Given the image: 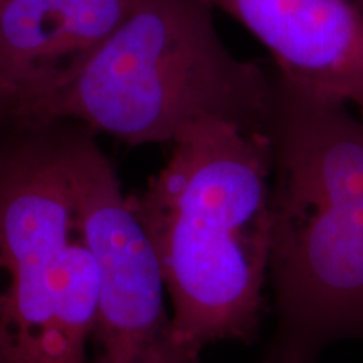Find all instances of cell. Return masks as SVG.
<instances>
[{"instance_id": "6da1fadb", "label": "cell", "mask_w": 363, "mask_h": 363, "mask_svg": "<svg viewBox=\"0 0 363 363\" xmlns=\"http://www.w3.org/2000/svg\"><path fill=\"white\" fill-rule=\"evenodd\" d=\"M128 202L160 262L180 352L256 335L271 256L269 135L201 120Z\"/></svg>"}, {"instance_id": "7a4b0ae2", "label": "cell", "mask_w": 363, "mask_h": 363, "mask_svg": "<svg viewBox=\"0 0 363 363\" xmlns=\"http://www.w3.org/2000/svg\"><path fill=\"white\" fill-rule=\"evenodd\" d=\"M269 363H313L363 338V116L274 72Z\"/></svg>"}, {"instance_id": "3957f363", "label": "cell", "mask_w": 363, "mask_h": 363, "mask_svg": "<svg viewBox=\"0 0 363 363\" xmlns=\"http://www.w3.org/2000/svg\"><path fill=\"white\" fill-rule=\"evenodd\" d=\"M274 74L235 57L208 0H140L123 24L13 121H78L128 145L220 120L267 133Z\"/></svg>"}, {"instance_id": "277c9868", "label": "cell", "mask_w": 363, "mask_h": 363, "mask_svg": "<svg viewBox=\"0 0 363 363\" xmlns=\"http://www.w3.org/2000/svg\"><path fill=\"white\" fill-rule=\"evenodd\" d=\"M76 234L56 121H11L0 131V363H72L61 305Z\"/></svg>"}, {"instance_id": "5b68a950", "label": "cell", "mask_w": 363, "mask_h": 363, "mask_svg": "<svg viewBox=\"0 0 363 363\" xmlns=\"http://www.w3.org/2000/svg\"><path fill=\"white\" fill-rule=\"evenodd\" d=\"M56 126L76 227L98 271L91 363H195L177 345L160 262L94 131Z\"/></svg>"}, {"instance_id": "8992f818", "label": "cell", "mask_w": 363, "mask_h": 363, "mask_svg": "<svg viewBox=\"0 0 363 363\" xmlns=\"http://www.w3.org/2000/svg\"><path fill=\"white\" fill-rule=\"evenodd\" d=\"M274 57L279 78L363 116V11L355 0H208Z\"/></svg>"}, {"instance_id": "52a82bcc", "label": "cell", "mask_w": 363, "mask_h": 363, "mask_svg": "<svg viewBox=\"0 0 363 363\" xmlns=\"http://www.w3.org/2000/svg\"><path fill=\"white\" fill-rule=\"evenodd\" d=\"M140 0H7L0 7V83L13 120L123 24Z\"/></svg>"}, {"instance_id": "ba28073f", "label": "cell", "mask_w": 363, "mask_h": 363, "mask_svg": "<svg viewBox=\"0 0 363 363\" xmlns=\"http://www.w3.org/2000/svg\"><path fill=\"white\" fill-rule=\"evenodd\" d=\"M13 115H16V98L6 84L0 83V131L13 121Z\"/></svg>"}, {"instance_id": "9c48e42d", "label": "cell", "mask_w": 363, "mask_h": 363, "mask_svg": "<svg viewBox=\"0 0 363 363\" xmlns=\"http://www.w3.org/2000/svg\"><path fill=\"white\" fill-rule=\"evenodd\" d=\"M355 2L358 4V6H360V9L363 11V0H355Z\"/></svg>"}, {"instance_id": "30bf717a", "label": "cell", "mask_w": 363, "mask_h": 363, "mask_svg": "<svg viewBox=\"0 0 363 363\" xmlns=\"http://www.w3.org/2000/svg\"><path fill=\"white\" fill-rule=\"evenodd\" d=\"M6 2H7V0H0V7H2Z\"/></svg>"}]
</instances>
